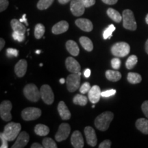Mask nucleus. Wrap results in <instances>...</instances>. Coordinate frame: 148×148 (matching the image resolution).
<instances>
[{
    "instance_id": "obj_1",
    "label": "nucleus",
    "mask_w": 148,
    "mask_h": 148,
    "mask_svg": "<svg viewBox=\"0 0 148 148\" xmlns=\"http://www.w3.org/2000/svg\"><path fill=\"white\" fill-rule=\"evenodd\" d=\"M114 114L112 112L106 111L103 112L96 117L95 120V125L99 130L106 131L109 127L111 121H112Z\"/></svg>"
},
{
    "instance_id": "obj_2",
    "label": "nucleus",
    "mask_w": 148,
    "mask_h": 148,
    "mask_svg": "<svg viewBox=\"0 0 148 148\" xmlns=\"http://www.w3.org/2000/svg\"><path fill=\"white\" fill-rule=\"evenodd\" d=\"M21 129V126L20 123L10 122L4 127V130L2 134L8 141H12L17 138L18 135L20 134Z\"/></svg>"
},
{
    "instance_id": "obj_3",
    "label": "nucleus",
    "mask_w": 148,
    "mask_h": 148,
    "mask_svg": "<svg viewBox=\"0 0 148 148\" xmlns=\"http://www.w3.org/2000/svg\"><path fill=\"white\" fill-rule=\"evenodd\" d=\"M122 17H123L122 20H123V25L124 28L132 31L136 30L137 25L132 10L129 9L123 10Z\"/></svg>"
},
{
    "instance_id": "obj_4",
    "label": "nucleus",
    "mask_w": 148,
    "mask_h": 148,
    "mask_svg": "<svg viewBox=\"0 0 148 148\" xmlns=\"http://www.w3.org/2000/svg\"><path fill=\"white\" fill-rule=\"evenodd\" d=\"M130 47L129 44L125 42H119L114 44L111 47V52L112 55L118 58L125 57L129 54Z\"/></svg>"
},
{
    "instance_id": "obj_5",
    "label": "nucleus",
    "mask_w": 148,
    "mask_h": 148,
    "mask_svg": "<svg viewBox=\"0 0 148 148\" xmlns=\"http://www.w3.org/2000/svg\"><path fill=\"white\" fill-rule=\"evenodd\" d=\"M23 94L27 99L31 101H38L40 96V91L34 84H27L23 89Z\"/></svg>"
},
{
    "instance_id": "obj_6",
    "label": "nucleus",
    "mask_w": 148,
    "mask_h": 148,
    "mask_svg": "<svg viewBox=\"0 0 148 148\" xmlns=\"http://www.w3.org/2000/svg\"><path fill=\"white\" fill-rule=\"evenodd\" d=\"M80 75L81 73L70 74L66 77V86L69 92H75L79 87L80 84Z\"/></svg>"
},
{
    "instance_id": "obj_7",
    "label": "nucleus",
    "mask_w": 148,
    "mask_h": 148,
    "mask_svg": "<svg viewBox=\"0 0 148 148\" xmlns=\"http://www.w3.org/2000/svg\"><path fill=\"white\" fill-rule=\"evenodd\" d=\"M42 112L40 109L34 107H29L25 108L21 112L22 118L25 121H33L39 118L41 116Z\"/></svg>"
},
{
    "instance_id": "obj_8",
    "label": "nucleus",
    "mask_w": 148,
    "mask_h": 148,
    "mask_svg": "<svg viewBox=\"0 0 148 148\" xmlns=\"http://www.w3.org/2000/svg\"><path fill=\"white\" fill-rule=\"evenodd\" d=\"M40 96L42 101L46 104L50 105L54 101V95L52 91V89L48 84L42 85L40 88Z\"/></svg>"
},
{
    "instance_id": "obj_9",
    "label": "nucleus",
    "mask_w": 148,
    "mask_h": 148,
    "mask_svg": "<svg viewBox=\"0 0 148 148\" xmlns=\"http://www.w3.org/2000/svg\"><path fill=\"white\" fill-rule=\"evenodd\" d=\"M12 103L8 100H5L0 105V115L3 121H9L12 119V114L10 112L12 110Z\"/></svg>"
},
{
    "instance_id": "obj_10",
    "label": "nucleus",
    "mask_w": 148,
    "mask_h": 148,
    "mask_svg": "<svg viewBox=\"0 0 148 148\" xmlns=\"http://www.w3.org/2000/svg\"><path fill=\"white\" fill-rule=\"evenodd\" d=\"M71 132V127L68 123H62L59 126L58 130L55 136L56 140L58 142H61L68 138Z\"/></svg>"
},
{
    "instance_id": "obj_11",
    "label": "nucleus",
    "mask_w": 148,
    "mask_h": 148,
    "mask_svg": "<svg viewBox=\"0 0 148 148\" xmlns=\"http://www.w3.org/2000/svg\"><path fill=\"white\" fill-rule=\"evenodd\" d=\"M85 8L82 0H72L70 4V9L72 14L75 16H79L84 14Z\"/></svg>"
},
{
    "instance_id": "obj_12",
    "label": "nucleus",
    "mask_w": 148,
    "mask_h": 148,
    "mask_svg": "<svg viewBox=\"0 0 148 148\" xmlns=\"http://www.w3.org/2000/svg\"><path fill=\"white\" fill-rule=\"evenodd\" d=\"M84 134L88 145L91 147H95L97 145V139L94 129L90 126H86L84 128Z\"/></svg>"
},
{
    "instance_id": "obj_13",
    "label": "nucleus",
    "mask_w": 148,
    "mask_h": 148,
    "mask_svg": "<svg viewBox=\"0 0 148 148\" xmlns=\"http://www.w3.org/2000/svg\"><path fill=\"white\" fill-rule=\"evenodd\" d=\"M88 99L92 103H97L100 99L101 96V92L100 87L97 85H94L90 88L89 91H88Z\"/></svg>"
},
{
    "instance_id": "obj_14",
    "label": "nucleus",
    "mask_w": 148,
    "mask_h": 148,
    "mask_svg": "<svg viewBox=\"0 0 148 148\" xmlns=\"http://www.w3.org/2000/svg\"><path fill=\"white\" fill-rule=\"evenodd\" d=\"M65 65L68 71L72 73H77L80 72L81 66L78 62L72 57H68L66 59Z\"/></svg>"
},
{
    "instance_id": "obj_15",
    "label": "nucleus",
    "mask_w": 148,
    "mask_h": 148,
    "mask_svg": "<svg viewBox=\"0 0 148 148\" xmlns=\"http://www.w3.org/2000/svg\"><path fill=\"white\" fill-rule=\"evenodd\" d=\"M29 140V134L26 132H21L18 135L15 143L12 148H23L27 145Z\"/></svg>"
},
{
    "instance_id": "obj_16",
    "label": "nucleus",
    "mask_w": 148,
    "mask_h": 148,
    "mask_svg": "<svg viewBox=\"0 0 148 148\" xmlns=\"http://www.w3.org/2000/svg\"><path fill=\"white\" fill-rule=\"evenodd\" d=\"M71 143L75 148H82L84 147V139L80 132L77 130L73 132L71 137Z\"/></svg>"
},
{
    "instance_id": "obj_17",
    "label": "nucleus",
    "mask_w": 148,
    "mask_h": 148,
    "mask_svg": "<svg viewBox=\"0 0 148 148\" xmlns=\"http://www.w3.org/2000/svg\"><path fill=\"white\" fill-rule=\"evenodd\" d=\"M75 25L85 32H90L93 28L92 22L87 18H78L75 21Z\"/></svg>"
},
{
    "instance_id": "obj_18",
    "label": "nucleus",
    "mask_w": 148,
    "mask_h": 148,
    "mask_svg": "<svg viewBox=\"0 0 148 148\" xmlns=\"http://www.w3.org/2000/svg\"><path fill=\"white\" fill-rule=\"evenodd\" d=\"M27 61L24 59L20 60L14 66V72L18 77H21L25 75L27 71Z\"/></svg>"
},
{
    "instance_id": "obj_19",
    "label": "nucleus",
    "mask_w": 148,
    "mask_h": 148,
    "mask_svg": "<svg viewBox=\"0 0 148 148\" xmlns=\"http://www.w3.org/2000/svg\"><path fill=\"white\" fill-rule=\"evenodd\" d=\"M69 29V23L66 21H61L52 27L51 32L54 34H60L66 32Z\"/></svg>"
},
{
    "instance_id": "obj_20",
    "label": "nucleus",
    "mask_w": 148,
    "mask_h": 148,
    "mask_svg": "<svg viewBox=\"0 0 148 148\" xmlns=\"http://www.w3.org/2000/svg\"><path fill=\"white\" fill-rule=\"evenodd\" d=\"M58 111L60 114L61 119L62 120H69L71 118V112L67 106L65 104V103L63 101H61L59 102L58 106Z\"/></svg>"
},
{
    "instance_id": "obj_21",
    "label": "nucleus",
    "mask_w": 148,
    "mask_h": 148,
    "mask_svg": "<svg viewBox=\"0 0 148 148\" xmlns=\"http://www.w3.org/2000/svg\"><path fill=\"white\" fill-rule=\"evenodd\" d=\"M66 48L67 51L73 56H77L79 54V49L77 44L72 40H69L66 42Z\"/></svg>"
},
{
    "instance_id": "obj_22",
    "label": "nucleus",
    "mask_w": 148,
    "mask_h": 148,
    "mask_svg": "<svg viewBox=\"0 0 148 148\" xmlns=\"http://www.w3.org/2000/svg\"><path fill=\"white\" fill-rule=\"evenodd\" d=\"M10 25L11 27H12V30L14 31V32H18L20 33H22V34H25V31H26V28H25V25L22 23V22H21L19 20L15 19H12L10 22Z\"/></svg>"
},
{
    "instance_id": "obj_23",
    "label": "nucleus",
    "mask_w": 148,
    "mask_h": 148,
    "mask_svg": "<svg viewBox=\"0 0 148 148\" xmlns=\"http://www.w3.org/2000/svg\"><path fill=\"white\" fill-rule=\"evenodd\" d=\"M136 127L138 130L145 134H148V120L140 118L136 121Z\"/></svg>"
},
{
    "instance_id": "obj_24",
    "label": "nucleus",
    "mask_w": 148,
    "mask_h": 148,
    "mask_svg": "<svg viewBox=\"0 0 148 148\" xmlns=\"http://www.w3.org/2000/svg\"><path fill=\"white\" fill-rule=\"evenodd\" d=\"M106 77L108 80L112 82H117L121 78V74L118 71L107 70L106 71Z\"/></svg>"
},
{
    "instance_id": "obj_25",
    "label": "nucleus",
    "mask_w": 148,
    "mask_h": 148,
    "mask_svg": "<svg viewBox=\"0 0 148 148\" xmlns=\"http://www.w3.org/2000/svg\"><path fill=\"white\" fill-rule=\"evenodd\" d=\"M79 42L83 48L87 51H91L93 49V44L91 40L86 36H82L79 38Z\"/></svg>"
},
{
    "instance_id": "obj_26",
    "label": "nucleus",
    "mask_w": 148,
    "mask_h": 148,
    "mask_svg": "<svg viewBox=\"0 0 148 148\" xmlns=\"http://www.w3.org/2000/svg\"><path fill=\"white\" fill-rule=\"evenodd\" d=\"M107 14L111 19L113 20L116 23H120L121 20L123 19V17H122L121 14L113 8H108L107 10Z\"/></svg>"
},
{
    "instance_id": "obj_27",
    "label": "nucleus",
    "mask_w": 148,
    "mask_h": 148,
    "mask_svg": "<svg viewBox=\"0 0 148 148\" xmlns=\"http://www.w3.org/2000/svg\"><path fill=\"white\" fill-rule=\"evenodd\" d=\"M34 132L38 136H47L49 132V128L45 125L38 124L35 126Z\"/></svg>"
},
{
    "instance_id": "obj_28",
    "label": "nucleus",
    "mask_w": 148,
    "mask_h": 148,
    "mask_svg": "<svg viewBox=\"0 0 148 148\" xmlns=\"http://www.w3.org/2000/svg\"><path fill=\"white\" fill-rule=\"evenodd\" d=\"M127 81L130 83V84H138L141 82L142 77L140 76V74L137 73H132V72H130L127 74Z\"/></svg>"
},
{
    "instance_id": "obj_29",
    "label": "nucleus",
    "mask_w": 148,
    "mask_h": 148,
    "mask_svg": "<svg viewBox=\"0 0 148 148\" xmlns=\"http://www.w3.org/2000/svg\"><path fill=\"white\" fill-rule=\"evenodd\" d=\"M73 103L75 105H79V106H84L86 105L88 102V99L86 96L83 95H79V94H77L73 97Z\"/></svg>"
},
{
    "instance_id": "obj_30",
    "label": "nucleus",
    "mask_w": 148,
    "mask_h": 148,
    "mask_svg": "<svg viewBox=\"0 0 148 148\" xmlns=\"http://www.w3.org/2000/svg\"><path fill=\"white\" fill-rule=\"evenodd\" d=\"M45 32V27L41 23H38L34 28V36L36 39H40L43 36Z\"/></svg>"
},
{
    "instance_id": "obj_31",
    "label": "nucleus",
    "mask_w": 148,
    "mask_h": 148,
    "mask_svg": "<svg viewBox=\"0 0 148 148\" xmlns=\"http://www.w3.org/2000/svg\"><path fill=\"white\" fill-rule=\"evenodd\" d=\"M138 62V58L136 56L132 55L127 58L125 62V66L127 69H132L134 67V66L136 65V63Z\"/></svg>"
},
{
    "instance_id": "obj_32",
    "label": "nucleus",
    "mask_w": 148,
    "mask_h": 148,
    "mask_svg": "<svg viewBox=\"0 0 148 148\" xmlns=\"http://www.w3.org/2000/svg\"><path fill=\"white\" fill-rule=\"evenodd\" d=\"M53 0H39L37 3V8L39 10H45L52 4Z\"/></svg>"
},
{
    "instance_id": "obj_33",
    "label": "nucleus",
    "mask_w": 148,
    "mask_h": 148,
    "mask_svg": "<svg viewBox=\"0 0 148 148\" xmlns=\"http://www.w3.org/2000/svg\"><path fill=\"white\" fill-rule=\"evenodd\" d=\"M115 27H114V25L112 24H110L109 26L107 27V28L105 29V30L103 31V39H110V38L112 37V33L114 30H115Z\"/></svg>"
},
{
    "instance_id": "obj_34",
    "label": "nucleus",
    "mask_w": 148,
    "mask_h": 148,
    "mask_svg": "<svg viewBox=\"0 0 148 148\" xmlns=\"http://www.w3.org/2000/svg\"><path fill=\"white\" fill-rule=\"evenodd\" d=\"M42 145L45 148H57V145L54 140L49 137L45 138L42 140Z\"/></svg>"
},
{
    "instance_id": "obj_35",
    "label": "nucleus",
    "mask_w": 148,
    "mask_h": 148,
    "mask_svg": "<svg viewBox=\"0 0 148 148\" xmlns=\"http://www.w3.org/2000/svg\"><path fill=\"white\" fill-rule=\"evenodd\" d=\"M12 36L14 40H17L18 42L23 41L24 39H25V34L18 32H14V31H13Z\"/></svg>"
},
{
    "instance_id": "obj_36",
    "label": "nucleus",
    "mask_w": 148,
    "mask_h": 148,
    "mask_svg": "<svg viewBox=\"0 0 148 148\" xmlns=\"http://www.w3.org/2000/svg\"><path fill=\"white\" fill-rule=\"evenodd\" d=\"M6 55L8 58L17 57L18 55V51L16 49H13V48H8L6 50Z\"/></svg>"
},
{
    "instance_id": "obj_37",
    "label": "nucleus",
    "mask_w": 148,
    "mask_h": 148,
    "mask_svg": "<svg viewBox=\"0 0 148 148\" xmlns=\"http://www.w3.org/2000/svg\"><path fill=\"white\" fill-rule=\"evenodd\" d=\"M90 85L89 82H84L79 88V92L82 94H86V92H88L90 89Z\"/></svg>"
},
{
    "instance_id": "obj_38",
    "label": "nucleus",
    "mask_w": 148,
    "mask_h": 148,
    "mask_svg": "<svg viewBox=\"0 0 148 148\" xmlns=\"http://www.w3.org/2000/svg\"><path fill=\"white\" fill-rule=\"evenodd\" d=\"M111 66L114 69H119L120 66H121V60H120V59L118 58L112 59V60H111Z\"/></svg>"
},
{
    "instance_id": "obj_39",
    "label": "nucleus",
    "mask_w": 148,
    "mask_h": 148,
    "mask_svg": "<svg viewBox=\"0 0 148 148\" xmlns=\"http://www.w3.org/2000/svg\"><path fill=\"white\" fill-rule=\"evenodd\" d=\"M116 94V90L115 89H110L105 90V91L101 92V97H108L110 96H112Z\"/></svg>"
},
{
    "instance_id": "obj_40",
    "label": "nucleus",
    "mask_w": 148,
    "mask_h": 148,
    "mask_svg": "<svg viewBox=\"0 0 148 148\" xmlns=\"http://www.w3.org/2000/svg\"><path fill=\"white\" fill-rule=\"evenodd\" d=\"M0 138H1V146L0 147L1 148H8V140L5 138L2 134V132L0 134Z\"/></svg>"
},
{
    "instance_id": "obj_41",
    "label": "nucleus",
    "mask_w": 148,
    "mask_h": 148,
    "mask_svg": "<svg viewBox=\"0 0 148 148\" xmlns=\"http://www.w3.org/2000/svg\"><path fill=\"white\" fill-rule=\"evenodd\" d=\"M9 2L8 0H0V11L3 12L8 6Z\"/></svg>"
},
{
    "instance_id": "obj_42",
    "label": "nucleus",
    "mask_w": 148,
    "mask_h": 148,
    "mask_svg": "<svg viewBox=\"0 0 148 148\" xmlns=\"http://www.w3.org/2000/svg\"><path fill=\"white\" fill-rule=\"evenodd\" d=\"M141 109L145 116L148 118V100L144 101L143 103L141 106Z\"/></svg>"
},
{
    "instance_id": "obj_43",
    "label": "nucleus",
    "mask_w": 148,
    "mask_h": 148,
    "mask_svg": "<svg viewBox=\"0 0 148 148\" xmlns=\"http://www.w3.org/2000/svg\"><path fill=\"white\" fill-rule=\"evenodd\" d=\"M111 147V141L110 140H105L99 144V148H110Z\"/></svg>"
},
{
    "instance_id": "obj_44",
    "label": "nucleus",
    "mask_w": 148,
    "mask_h": 148,
    "mask_svg": "<svg viewBox=\"0 0 148 148\" xmlns=\"http://www.w3.org/2000/svg\"><path fill=\"white\" fill-rule=\"evenodd\" d=\"M82 1L86 8H89L95 3V0H82Z\"/></svg>"
},
{
    "instance_id": "obj_45",
    "label": "nucleus",
    "mask_w": 148,
    "mask_h": 148,
    "mask_svg": "<svg viewBox=\"0 0 148 148\" xmlns=\"http://www.w3.org/2000/svg\"><path fill=\"white\" fill-rule=\"evenodd\" d=\"M103 3L108 5H114L117 2L118 0H101Z\"/></svg>"
},
{
    "instance_id": "obj_46",
    "label": "nucleus",
    "mask_w": 148,
    "mask_h": 148,
    "mask_svg": "<svg viewBox=\"0 0 148 148\" xmlns=\"http://www.w3.org/2000/svg\"><path fill=\"white\" fill-rule=\"evenodd\" d=\"M90 73H91V71H90V69H86L84 70V75L85 77H89L90 75Z\"/></svg>"
},
{
    "instance_id": "obj_47",
    "label": "nucleus",
    "mask_w": 148,
    "mask_h": 148,
    "mask_svg": "<svg viewBox=\"0 0 148 148\" xmlns=\"http://www.w3.org/2000/svg\"><path fill=\"white\" fill-rule=\"evenodd\" d=\"M19 21L22 22V23H23H23H25V25H28V23H27V18H26V14H23V16H22V18H20V19H19Z\"/></svg>"
},
{
    "instance_id": "obj_48",
    "label": "nucleus",
    "mask_w": 148,
    "mask_h": 148,
    "mask_svg": "<svg viewBox=\"0 0 148 148\" xmlns=\"http://www.w3.org/2000/svg\"><path fill=\"white\" fill-rule=\"evenodd\" d=\"M44 147L43 145H41L40 144L38 143H34L31 145V148H42Z\"/></svg>"
},
{
    "instance_id": "obj_49",
    "label": "nucleus",
    "mask_w": 148,
    "mask_h": 148,
    "mask_svg": "<svg viewBox=\"0 0 148 148\" xmlns=\"http://www.w3.org/2000/svg\"><path fill=\"white\" fill-rule=\"evenodd\" d=\"M5 45V40L2 38H0V50H2V49Z\"/></svg>"
},
{
    "instance_id": "obj_50",
    "label": "nucleus",
    "mask_w": 148,
    "mask_h": 148,
    "mask_svg": "<svg viewBox=\"0 0 148 148\" xmlns=\"http://www.w3.org/2000/svg\"><path fill=\"white\" fill-rule=\"evenodd\" d=\"M70 1H71V0H58L59 3H61V4H65V3H68Z\"/></svg>"
},
{
    "instance_id": "obj_51",
    "label": "nucleus",
    "mask_w": 148,
    "mask_h": 148,
    "mask_svg": "<svg viewBox=\"0 0 148 148\" xmlns=\"http://www.w3.org/2000/svg\"><path fill=\"white\" fill-rule=\"evenodd\" d=\"M145 51L146 53L148 54V39L147 40V41L145 42Z\"/></svg>"
},
{
    "instance_id": "obj_52",
    "label": "nucleus",
    "mask_w": 148,
    "mask_h": 148,
    "mask_svg": "<svg viewBox=\"0 0 148 148\" xmlns=\"http://www.w3.org/2000/svg\"><path fill=\"white\" fill-rule=\"evenodd\" d=\"M64 82H65V79H64V78H60V84H64Z\"/></svg>"
},
{
    "instance_id": "obj_53",
    "label": "nucleus",
    "mask_w": 148,
    "mask_h": 148,
    "mask_svg": "<svg viewBox=\"0 0 148 148\" xmlns=\"http://www.w3.org/2000/svg\"><path fill=\"white\" fill-rule=\"evenodd\" d=\"M145 21H146V23L148 24V14H147V16H146L145 17Z\"/></svg>"
},
{
    "instance_id": "obj_54",
    "label": "nucleus",
    "mask_w": 148,
    "mask_h": 148,
    "mask_svg": "<svg viewBox=\"0 0 148 148\" xmlns=\"http://www.w3.org/2000/svg\"><path fill=\"white\" fill-rule=\"evenodd\" d=\"M41 53V51H40V50H36V54H39V53Z\"/></svg>"
},
{
    "instance_id": "obj_55",
    "label": "nucleus",
    "mask_w": 148,
    "mask_h": 148,
    "mask_svg": "<svg viewBox=\"0 0 148 148\" xmlns=\"http://www.w3.org/2000/svg\"><path fill=\"white\" fill-rule=\"evenodd\" d=\"M92 108H95V105H92Z\"/></svg>"
},
{
    "instance_id": "obj_56",
    "label": "nucleus",
    "mask_w": 148,
    "mask_h": 148,
    "mask_svg": "<svg viewBox=\"0 0 148 148\" xmlns=\"http://www.w3.org/2000/svg\"><path fill=\"white\" fill-rule=\"evenodd\" d=\"M40 66H42V63H41V64H40Z\"/></svg>"
}]
</instances>
